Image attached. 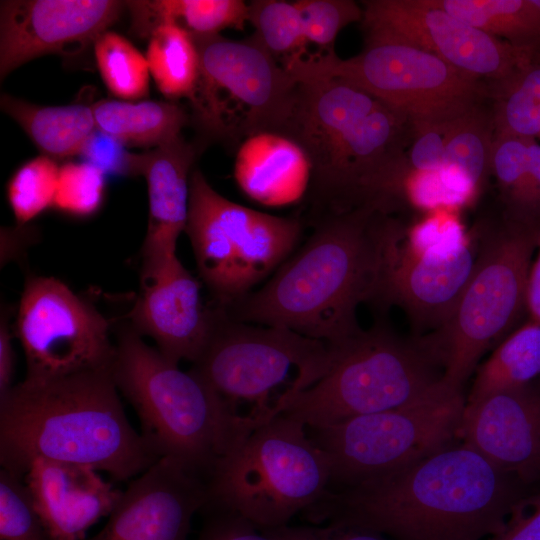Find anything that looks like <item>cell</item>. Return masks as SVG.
I'll return each mask as SVG.
<instances>
[{"instance_id": "obj_14", "label": "cell", "mask_w": 540, "mask_h": 540, "mask_svg": "<svg viewBox=\"0 0 540 540\" xmlns=\"http://www.w3.org/2000/svg\"><path fill=\"white\" fill-rule=\"evenodd\" d=\"M185 232L201 279L217 307L227 309L286 259L302 225L296 218L270 215L226 199L200 170L193 169Z\"/></svg>"}, {"instance_id": "obj_41", "label": "cell", "mask_w": 540, "mask_h": 540, "mask_svg": "<svg viewBox=\"0 0 540 540\" xmlns=\"http://www.w3.org/2000/svg\"><path fill=\"white\" fill-rule=\"evenodd\" d=\"M453 121V120H452ZM451 121L415 132V140L406 156L405 170L434 171L444 164L445 140Z\"/></svg>"}, {"instance_id": "obj_22", "label": "cell", "mask_w": 540, "mask_h": 540, "mask_svg": "<svg viewBox=\"0 0 540 540\" xmlns=\"http://www.w3.org/2000/svg\"><path fill=\"white\" fill-rule=\"evenodd\" d=\"M196 153L197 148L182 136L142 153L149 216L141 249V283L154 278L177 256V239L187 225Z\"/></svg>"}, {"instance_id": "obj_23", "label": "cell", "mask_w": 540, "mask_h": 540, "mask_svg": "<svg viewBox=\"0 0 540 540\" xmlns=\"http://www.w3.org/2000/svg\"><path fill=\"white\" fill-rule=\"evenodd\" d=\"M234 175L248 197L279 207L296 203L308 193L311 166L297 142L283 134L261 132L241 142Z\"/></svg>"}, {"instance_id": "obj_36", "label": "cell", "mask_w": 540, "mask_h": 540, "mask_svg": "<svg viewBox=\"0 0 540 540\" xmlns=\"http://www.w3.org/2000/svg\"><path fill=\"white\" fill-rule=\"evenodd\" d=\"M0 540H55L39 515L24 479L0 470Z\"/></svg>"}, {"instance_id": "obj_28", "label": "cell", "mask_w": 540, "mask_h": 540, "mask_svg": "<svg viewBox=\"0 0 540 540\" xmlns=\"http://www.w3.org/2000/svg\"><path fill=\"white\" fill-rule=\"evenodd\" d=\"M540 375V325L529 321L505 339L477 368L466 403L523 387Z\"/></svg>"}, {"instance_id": "obj_40", "label": "cell", "mask_w": 540, "mask_h": 540, "mask_svg": "<svg viewBox=\"0 0 540 540\" xmlns=\"http://www.w3.org/2000/svg\"><path fill=\"white\" fill-rule=\"evenodd\" d=\"M202 511L205 519L197 540H274L238 514L207 506Z\"/></svg>"}, {"instance_id": "obj_33", "label": "cell", "mask_w": 540, "mask_h": 540, "mask_svg": "<svg viewBox=\"0 0 540 540\" xmlns=\"http://www.w3.org/2000/svg\"><path fill=\"white\" fill-rule=\"evenodd\" d=\"M93 44L101 77L115 96L125 101L146 96L150 75L147 59L125 37L107 30Z\"/></svg>"}, {"instance_id": "obj_7", "label": "cell", "mask_w": 540, "mask_h": 540, "mask_svg": "<svg viewBox=\"0 0 540 540\" xmlns=\"http://www.w3.org/2000/svg\"><path fill=\"white\" fill-rule=\"evenodd\" d=\"M326 454L299 420L280 415L255 430L216 464L205 507L233 512L261 530L277 529L328 489Z\"/></svg>"}, {"instance_id": "obj_29", "label": "cell", "mask_w": 540, "mask_h": 540, "mask_svg": "<svg viewBox=\"0 0 540 540\" xmlns=\"http://www.w3.org/2000/svg\"><path fill=\"white\" fill-rule=\"evenodd\" d=\"M528 141L527 138L495 132L491 172L502 192L508 218L538 226L540 185L529 159Z\"/></svg>"}, {"instance_id": "obj_12", "label": "cell", "mask_w": 540, "mask_h": 540, "mask_svg": "<svg viewBox=\"0 0 540 540\" xmlns=\"http://www.w3.org/2000/svg\"><path fill=\"white\" fill-rule=\"evenodd\" d=\"M192 37L200 69L189 100L202 131L229 142L261 132L283 134L299 85L292 73L254 35L244 40Z\"/></svg>"}, {"instance_id": "obj_10", "label": "cell", "mask_w": 540, "mask_h": 540, "mask_svg": "<svg viewBox=\"0 0 540 540\" xmlns=\"http://www.w3.org/2000/svg\"><path fill=\"white\" fill-rule=\"evenodd\" d=\"M289 71L296 79L352 85L402 114L414 132L455 120L490 97L486 86L436 55L385 37L366 36L364 49L348 59L308 55Z\"/></svg>"}, {"instance_id": "obj_20", "label": "cell", "mask_w": 540, "mask_h": 540, "mask_svg": "<svg viewBox=\"0 0 540 540\" xmlns=\"http://www.w3.org/2000/svg\"><path fill=\"white\" fill-rule=\"evenodd\" d=\"M200 282L175 257L141 291L129 314L131 326L151 337L169 361L194 363L210 337L214 308L204 305Z\"/></svg>"}, {"instance_id": "obj_34", "label": "cell", "mask_w": 540, "mask_h": 540, "mask_svg": "<svg viewBox=\"0 0 540 540\" xmlns=\"http://www.w3.org/2000/svg\"><path fill=\"white\" fill-rule=\"evenodd\" d=\"M495 101L496 133L540 138V60L525 69Z\"/></svg>"}, {"instance_id": "obj_8", "label": "cell", "mask_w": 540, "mask_h": 540, "mask_svg": "<svg viewBox=\"0 0 540 540\" xmlns=\"http://www.w3.org/2000/svg\"><path fill=\"white\" fill-rule=\"evenodd\" d=\"M331 347L325 374L284 413L306 427L400 407L425 395L443 376L419 336L403 339L378 326Z\"/></svg>"}, {"instance_id": "obj_43", "label": "cell", "mask_w": 540, "mask_h": 540, "mask_svg": "<svg viewBox=\"0 0 540 540\" xmlns=\"http://www.w3.org/2000/svg\"><path fill=\"white\" fill-rule=\"evenodd\" d=\"M488 540H540V494L526 498L503 530Z\"/></svg>"}, {"instance_id": "obj_19", "label": "cell", "mask_w": 540, "mask_h": 540, "mask_svg": "<svg viewBox=\"0 0 540 540\" xmlns=\"http://www.w3.org/2000/svg\"><path fill=\"white\" fill-rule=\"evenodd\" d=\"M457 438L527 487L540 481V391L529 384L466 403Z\"/></svg>"}, {"instance_id": "obj_3", "label": "cell", "mask_w": 540, "mask_h": 540, "mask_svg": "<svg viewBox=\"0 0 540 540\" xmlns=\"http://www.w3.org/2000/svg\"><path fill=\"white\" fill-rule=\"evenodd\" d=\"M386 215L362 206L318 218L291 260L223 310L241 322L288 328L330 345L345 341L362 330L358 306L376 296Z\"/></svg>"}, {"instance_id": "obj_39", "label": "cell", "mask_w": 540, "mask_h": 540, "mask_svg": "<svg viewBox=\"0 0 540 540\" xmlns=\"http://www.w3.org/2000/svg\"><path fill=\"white\" fill-rule=\"evenodd\" d=\"M79 155L104 175H141L143 154L130 153L119 139L98 128L88 137Z\"/></svg>"}, {"instance_id": "obj_46", "label": "cell", "mask_w": 540, "mask_h": 540, "mask_svg": "<svg viewBox=\"0 0 540 540\" xmlns=\"http://www.w3.org/2000/svg\"><path fill=\"white\" fill-rule=\"evenodd\" d=\"M533 2L540 9V0H533Z\"/></svg>"}, {"instance_id": "obj_9", "label": "cell", "mask_w": 540, "mask_h": 540, "mask_svg": "<svg viewBox=\"0 0 540 540\" xmlns=\"http://www.w3.org/2000/svg\"><path fill=\"white\" fill-rule=\"evenodd\" d=\"M540 227L507 219L477 237L474 271L448 319L420 336L443 371L442 382L461 388L489 345L526 306L531 257Z\"/></svg>"}, {"instance_id": "obj_6", "label": "cell", "mask_w": 540, "mask_h": 540, "mask_svg": "<svg viewBox=\"0 0 540 540\" xmlns=\"http://www.w3.org/2000/svg\"><path fill=\"white\" fill-rule=\"evenodd\" d=\"M330 344L288 328L251 325L214 308L210 337L191 371L219 396L245 440L283 415L327 371Z\"/></svg>"}, {"instance_id": "obj_30", "label": "cell", "mask_w": 540, "mask_h": 540, "mask_svg": "<svg viewBox=\"0 0 540 540\" xmlns=\"http://www.w3.org/2000/svg\"><path fill=\"white\" fill-rule=\"evenodd\" d=\"M494 135L493 110H487L483 103L451 121L442 169L479 190L491 172Z\"/></svg>"}, {"instance_id": "obj_13", "label": "cell", "mask_w": 540, "mask_h": 540, "mask_svg": "<svg viewBox=\"0 0 540 540\" xmlns=\"http://www.w3.org/2000/svg\"><path fill=\"white\" fill-rule=\"evenodd\" d=\"M466 399L441 381L422 397L336 424L306 427L331 468L328 489L357 484L416 463L457 438Z\"/></svg>"}, {"instance_id": "obj_31", "label": "cell", "mask_w": 540, "mask_h": 540, "mask_svg": "<svg viewBox=\"0 0 540 540\" xmlns=\"http://www.w3.org/2000/svg\"><path fill=\"white\" fill-rule=\"evenodd\" d=\"M146 59L163 95L170 99L191 97L200 69L199 52L191 34L172 23L158 26L149 36Z\"/></svg>"}, {"instance_id": "obj_24", "label": "cell", "mask_w": 540, "mask_h": 540, "mask_svg": "<svg viewBox=\"0 0 540 540\" xmlns=\"http://www.w3.org/2000/svg\"><path fill=\"white\" fill-rule=\"evenodd\" d=\"M0 104L43 155L52 159L79 155L97 128L92 107L83 104L40 106L7 94L1 96Z\"/></svg>"}, {"instance_id": "obj_2", "label": "cell", "mask_w": 540, "mask_h": 540, "mask_svg": "<svg viewBox=\"0 0 540 540\" xmlns=\"http://www.w3.org/2000/svg\"><path fill=\"white\" fill-rule=\"evenodd\" d=\"M37 458L126 481L158 457L130 424L111 368L14 385L0 398V463L24 477Z\"/></svg>"}, {"instance_id": "obj_35", "label": "cell", "mask_w": 540, "mask_h": 540, "mask_svg": "<svg viewBox=\"0 0 540 540\" xmlns=\"http://www.w3.org/2000/svg\"><path fill=\"white\" fill-rule=\"evenodd\" d=\"M60 166L41 155L23 163L7 184V198L18 225H25L52 207Z\"/></svg>"}, {"instance_id": "obj_27", "label": "cell", "mask_w": 540, "mask_h": 540, "mask_svg": "<svg viewBox=\"0 0 540 540\" xmlns=\"http://www.w3.org/2000/svg\"><path fill=\"white\" fill-rule=\"evenodd\" d=\"M431 1L492 37L540 55V9L533 0Z\"/></svg>"}, {"instance_id": "obj_15", "label": "cell", "mask_w": 540, "mask_h": 540, "mask_svg": "<svg viewBox=\"0 0 540 540\" xmlns=\"http://www.w3.org/2000/svg\"><path fill=\"white\" fill-rule=\"evenodd\" d=\"M29 380L111 368L110 322L90 302L54 277H29L15 325Z\"/></svg>"}, {"instance_id": "obj_21", "label": "cell", "mask_w": 540, "mask_h": 540, "mask_svg": "<svg viewBox=\"0 0 540 540\" xmlns=\"http://www.w3.org/2000/svg\"><path fill=\"white\" fill-rule=\"evenodd\" d=\"M23 479L55 540H85L122 494L92 467L44 458L32 461Z\"/></svg>"}, {"instance_id": "obj_16", "label": "cell", "mask_w": 540, "mask_h": 540, "mask_svg": "<svg viewBox=\"0 0 540 540\" xmlns=\"http://www.w3.org/2000/svg\"><path fill=\"white\" fill-rule=\"evenodd\" d=\"M365 36L402 41L428 51L499 96L540 55L492 37L431 0L363 1Z\"/></svg>"}, {"instance_id": "obj_25", "label": "cell", "mask_w": 540, "mask_h": 540, "mask_svg": "<svg viewBox=\"0 0 540 540\" xmlns=\"http://www.w3.org/2000/svg\"><path fill=\"white\" fill-rule=\"evenodd\" d=\"M126 7L132 31L148 38L166 23L192 36H211L227 28L242 30L248 22V5L241 0H137L126 1Z\"/></svg>"}, {"instance_id": "obj_11", "label": "cell", "mask_w": 540, "mask_h": 540, "mask_svg": "<svg viewBox=\"0 0 540 540\" xmlns=\"http://www.w3.org/2000/svg\"><path fill=\"white\" fill-rule=\"evenodd\" d=\"M477 254V237L455 212H431L407 227L387 216L374 301L397 305L415 328L434 331L457 304Z\"/></svg>"}, {"instance_id": "obj_37", "label": "cell", "mask_w": 540, "mask_h": 540, "mask_svg": "<svg viewBox=\"0 0 540 540\" xmlns=\"http://www.w3.org/2000/svg\"><path fill=\"white\" fill-rule=\"evenodd\" d=\"M105 195V175L87 162L60 166L52 207L72 217H90L100 209Z\"/></svg>"}, {"instance_id": "obj_26", "label": "cell", "mask_w": 540, "mask_h": 540, "mask_svg": "<svg viewBox=\"0 0 540 540\" xmlns=\"http://www.w3.org/2000/svg\"><path fill=\"white\" fill-rule=\"evenodd\" d=\"M96 127L125 146L159 147L181 136L186 111L169 101L101 100L92 106Z\"/></svg>"}, {"instance_id": "obj_44", "label": "cell", "mask_w": 540, "mask_h": 540, "mask_svg": "<svg viewBox=\"0 0 540 540\" xmlns=\"http://www.w3.org/2000/svg\"><path fill=\"white\" fill-rule=\"evenodd\" d=\"M12 330L9 327L6 311L0 323V398L6 395L13 385L15 373V351L12 343Z\"/></svg>"}, {"instance_id": "obj_4", "label": "cell", "mask_w": 540, "mask_h": 540, "mask_svg": "<svg viewBox=\"0 0 540 540\" xmlns=\"http://www.w3.org/2000/svg\"><path fill=\"white\" fill-rule=\"evenodd\" d=\"M299 82L283 135L311 166L307 193L318 218L362 206L379 207L405 169L409 121L372 95L342 81Z\"/></svg>"}, {"instance_id": "obj_32", "label": "cell", "mask_w": 540, "mask_h": 540, "mask_svg": "<svg viewBox=\"0 0 540 540\" xmlns=\"http://www.w3.org/2000/svg\"><path fill=\"white\" fill-rule=\"evenodd\" d=\"M248 21L260 44L286 69L306 57L309 45L304 20L295 1L255 0Z\"/></svg>"}, {"instance_id": "obj_17", "label": "cell", "mask_w": 540, "mask_h": 540, "mask_svg": "<svg viewBox=\"0 0 540 540\" xmlns=\"http://www.w3.org/2000/svg\"><path fill=\"white\" fill-rule=\"evenodd\" d=\"M126 1L6 0L0 5V76L46 54L78 52L113 25Z\"/></svg>"}, {"instance_id": "obj_45", "label": "cell", "mask_w": 540, "mask_h": 540, "mask_svg": "<svg viewBox=\"0 0 540 540\" xmlns=\"http://www.w3.org/2000/svg\"><path fill=\"white\" fill-rule=\"evenodd\" d=\"M539 251L536 260L531 264L526 295V307L530 321L540 325V234L538 239Z\"/></svg>"}, {"instance_id": "obj_18", "label": "cell", "mask_w": 540, "mask_h": 540, "mask_svg": "<svg viewBox=\"0 0 540 540\" xmlns=\"http://www.w3.org/2000/svg\"><path fill=\"white\" fill-rule=\"evenodd\" d=\"M208 501L206 482L160 458L122 492L102 529L85 540H189Z\"/></svg>"}, {"instance_id": "obj_5", "label": "cell", "mask_w": 540, "mask_h": 540, "mask_svg": "<svg viewBox=\"0 0 540 540\" xmlns=\"http://www.w3.org/2000/svg\"><path fill=\"white\" fill-rule=\"evenodd\" d=\"M111 374L158 459L207 483L218 461L242 442L215 391L147 345L131 325L118 331Z\"/></svg>"}, {"instance_id": "obj_1", "label": "cell", "mask_w": 540, "mask_h": 540, "mask_svg": "<svg viewBox=\"0 0 540 540\" xmlns=\"http://www.w3.org/2000/svg\"><path fill=\"white\" fill-rule=\"evenodd\" d=\"M526 485L461 444L403 468L330 490L303 511L313 525L389 540H483L525 501Z\"/></svg>"}, {"instance_id": "obj_42", "label": "cell", "mask_w": 540, "mask_h": 540, "mask_svg": "<svg viewBox=\"0 0 540 540\" xmlns=\"http://www.w3.org/2000/svg\"><path fill=\"white\" fill-rule=\"evenodd\" d=\"M263 531L274 540H389L372 532L327 525H286Z\"/></svg>"}, {"instance_id": "obj_38", "label": "cell", "mask_w": 540, "mask_h": 540, "mask_svg": "<svg viewBox=\"0 0 540 540\" xmlns=\"http://www.w3.org/2000/svg\"><path fill=\"white\" fill-rule=\"evenodd\" d=\"M309 44L319 55L333 54L339 32L348 24L362 20L363 8L352 0H298Z\"/></svg>"}]
</instances>
